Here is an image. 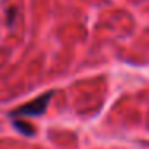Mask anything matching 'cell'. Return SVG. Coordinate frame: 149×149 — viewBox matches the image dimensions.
I'll return each instance as SVG.
<instances>
[{
    "mask_svg": "<svg viewBox=\"0 0 149 149\" xmlns=\"http://www.w3.org/2000/svg\"><path fill=\"white\" fill-rule=\"evenodd\" d=\"M13 125H15V128H16L19 133H23V135L32 136L34 133H36V130H34V127L31 125V123H27L26 120H19V119H16V120L13 122Z\"/></svg>",
    "mask_w": 149,
    "mask_h": 149,
    "instance_id": "7a4b0ae2",
    "label": "cell"
},
{
    "mask_svg": "<svg viewBox=\"0 0 149 149\" xmlns=\"http://www.w3.org/2000/svg\"><path fill=\"white\" fill-rule=\"evenodd\" d=\"M55 91H47V93L40 95L39 98L29 101V103L23 104V106L16 107L15 111H11L10 116L11 117H39L42 116L43 112L48 107V103L52 101Z\"/></svg>",
    "mask_w": 149,
    "mask_h": 149,
    "instance_id": "6da1fadb",
    "label": "cell"
},
{
    "mask_svg": "<svg viewBox=\"0 0 149 149\" xmlns=\"http://www.w3.org/2000/svg\"><path fill=\"white\" fill-rule=\"evenodd\" d=\"M15 13H16V10L15 8H10V11H8V23L11 24V21L15 19Z\"/></svg>",
    "mask_w": 149,
    "mask_h": 149,
    "instance_id": "3957f363",
    "label": "cell"
}]
</instances>
